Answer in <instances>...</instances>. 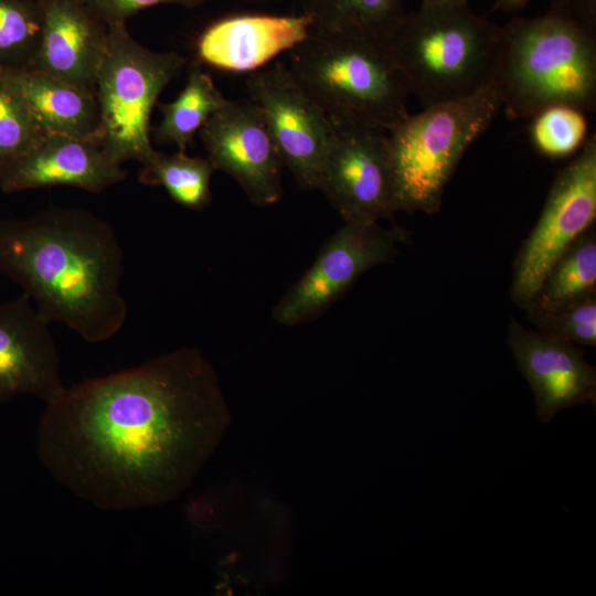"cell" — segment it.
<instances>
[{
	"instance_id": "obj_29",
	"label": "cell",
	"mask_w": 596,
	"mask_h": 596,
	"mask_svg": "<svg viewBox=\"0 0 596 596\" xmlns=\"http://www.w3.org/2000/svg\"><path fill=\"white\" fill-rule=\"evenodd\" d=\"M426 6H467L468 0H422Z\"/></svg>"
},
{
	"instance_id": "obj_24",
	"label": "cell",
	"mask_w": 596,
	"mask_h": 596,
	"mask_svg": "<svg viewBox=\"0 0 596 596\" xmlns=\"http://www.w3.org/2000/svg\"><path fill=\"white\" fill-rule=\"evenodd\" d=\"M531 119V141L547 158L560 159L575 153L587 140L584 110L573 105H550Z\"/></svg>"
},
{
	"instance_id": "obj_26",
	"label": "cell",
	"mask_w": 596,
	"mask_h": 596,
	"mask_svg": "<svg viewBox=\"0 0 596 596\" xmlns=\"http://www.w3.org/2000/svg\"><path fill=\"white\" fill-rule=\"evenodd\" d=\"M526 311L541 332L575 344H596V294L553 312Z\"/></svg>"
},
{
	"instance_id": "obj_11",
	"label": "cell",
	"mask_w": 596,
	"mask_h": 596,
	"mask_svg": "<svg viewBox=\"0 0 596 596\" xmlns=\"http://www.w3.org/2000/svg\"><path fill=\"white\" fill-rule=\"evenodd\" d=\"M400 227L344 223L323 245L309 269L279 299L273 318L280 324L308 321L351 287L366 270L390 262L405 240Z\"/></svg>"
},
{
	"instance_id": "obj_27",
	"label": "cell",
	"mask_w": 596,
	"mask_h": 596,
	"mask_svg": "<svg viewBox=\"0 0 596 596\" xmlns=\"http://www.w3.org/2000/svg\"><path fill=\"white\" fill-rule=\"evenodd\" d=\"M107 25L126 22L139 11L158 4H178L194 8L207 0H82Z\"/></svg>"
},
{
	"instance_id": "obj_16",
	"label": "cell",
	"mask_w": 596,
	"mask_h": 596,
	"mask_svg": "<svg viewBox=\"0 0 596 596\" xmlns=\"http://www.w3.org/2000/svg\"><path fill=\"white\" fill-rule=\"evenodd\" d=\"M42 30L36 68L95 93L108 25L82 0H38Z\"/></svg>"
},
{
	"instance_id": "obj_4",
	"label": "cell",
	"mask_w": 596,
	"mask_h": 596,
	"mask_svg": "<svg viewBox=\"0 0 596 596\" xmlns=\"http://www.w3.org/2000/svg\"><path fill=\"white\" fill-rule=\"evenodd\" d=\"M499 49V26L468 4H422L405 14L386 46L411 95L424 107L494 85Z\"/></svg>"
},
{
	"instance_id": "obj_21",
	"label": "cell",
	"mask_w": 596,
	"mask_h": 596,
	"mask_svg": "<svg viewBox=\"0 0 596 596\" xmlns=\"http://www.w3.org/2000/svg\"><path fill=\"white\" fill-rule=\"evenodd\" d=\"M227 100L207 73L196 66L191 68L178 97L159 106L162 117L155 130L156 140L174 143L179 151H185L195 132Z\"/></svg>"
},
{
	"instance_id": "obj_17",
	"label": "cell",
	"mask_w": 596,
	"mask_h": 596,
	"mask_svg": "<svg viewBox=\"0 0 596 596\" xmlns=\"http://www.w3.org/2000/svg\"><path fill=\"white\" fill-rule=\"evenodd\" d=\"M311 20L299 15L236 14L210 24L195 44L198 58L230 72L255 71L310 32Z\"/></svg>"
},
{
	"instance_id": "obj_1",
	"label": "cell",
	"mask_w": 596,
	"mask_h": 596,
	"mask_svg": "<svg viewBox=\"0 0 596 596\" xmlns=\"http://www.w3.org/2000/svg\"><path fill=\"white\" fill-rule=\"evenodd\" d=\"M231 419L214 368L185 347L65 387L46 404L36 453L98 509L156 507L189 488Z\"/></svg>"
},
{
	"instance_id": "obj_25",
	"label": "cell",
	"mask_w": 596,
	"mask_h": 596,
	"mask_svg": "<svg viewBox=\"0 0 596 596\" xmlns=\"http://www.w3.org/2000/svg\"><path fill=\"white\" fill-rule=\"evenodd\" d=\"M43 134L19 87L0 68V164L26 151Z\"/></svg>"
},
{
	"instance_id": "obj_8",
	"label": "cell",
	"mask_w": 596,
	"mask_h": 596,
	"mask_svg": "<svg viewBox=\"0 0 596 596\" xmlns=\"http://www.w3.org/2000/svg\"><path fill=\"white\" fill-rule=\"evenodd\" d=\"M596 217V138L557 175L533 230L514 260L511 298L526 308L558 257Z\"/></svg>"
},
{
	"instance_id": "obj_15",
	"label": "cell",
	"mask_w": 596,
	"mask_h": 596,
	"mask_svg": "<svg viewBox=\"0 0 596 596\" xmlns=\"http://www.w3.org/2000/svg\"><path fill=\"white\" fill-rule=\"evenodd\" d=\"M127 175L98 140L46 132L26 151L0 164V189L14 193L66 185L98 193Z\"/></svg>"
},
{
	"instance_id": "obj_2",
	"label": "cell",
	"mask_w": 596,
	"mask_h": 596,
	"mask_svg": "<svg viewBox=\"0 0 596 596\" xmlns=\"http://www.w3.org/2000/svg\"><path fill=\"white\" fill-rule=\"evenodd\" d=\"M123 273L115 231L89 211L50 205L28 219H0V274L50 323L58 321L87 342H104L124 326Z\"/></svg>"
},
{
	"instance_id": "obj_28",
	"label": "cell",
	"mask_w": 596,
	"mask_h": 596,
	"mask_svg": "<svg viewBox=\"0 0 596 596\" xmlns=\"http://www.w3.org/2000/svg\"><path fill=\"white\" fill-rule=\"evenodd\" d=\"M529 0H496L494 9L505 13H517L525 7Z\"/></svg>"
},
{
	"instance_id": "obj_19",
	"label": "cell",
	"mask_w": 596,
	"mask_h": 596,
	"mask_svg": "<svg viewBox=\"0 0 596 596\" xmlns=\"http://www.w3.org/2000/svg\"><path fill=\"white\" fill-rule=\"evenodd\" d=\"M311 29L355 32L377 45H389L406 12L403 0H305Z\"/></svg>"
},
{
	"instance_id": "obj_7",
	"label": "cell",
	"mask_w": 596,
	"mask_h": 596,
	"mask_svg": "<svg viewBox=\"0 0 596 596\" xmlns=\"http://www.w3.org/2000/svg\"><path fill=\"white\" fill-rule=\"evenodd\" d=\"M185 65L178 52H155L138 43L126 22L108 25L106 52L95 96L99 110L98 141L114 161H147L156 151L150 116L166 86Z\"/></svg>"
},
{
	"instance_id": "obj_22",
	"label": "cell",
	"mask_w": 596,
	"mask_h": 596,
	"mask_svg": "<svg viewBox=\"0 0 596 596\" xmlns=\"http://www.w3.org/2000/svg\"><path fill=\"white\" fill-rule=\"evenodd\" d=\"M139 171V181L164 188L178 204L202 210L211 202V178L215 171L206 158L190 157L184 151H155Z\"/></svg>"
},
{
	"instance_id": "obj_9",
	"label": "cell",
	"mask_w": 596,
	"mask_h": 596,
	"mask_svg": "<svg viewBox=\"0 0 596 596\" xmlns=\"http://www.w3.org/2000/svg\"><path fill=\"white\" fill-rule=\"evenodd\" d=\"M331 119V118H330ZM320 190L344 223H379L396 212L385 130L331 119Z\"/></svg>"
},
{
	"instance_id": "obj_18",
	"label": "cell",
	"mask_w": 596,
	"mask_h": 596,
	"mask_svg": "<svg viewBox=\"0 0 596 596\" xmlns=\"http://www.w3.org/2000/svg\"><path fill=\"white\" fill-rule=\"evenodd\" d=\"M4 70L24 96L44 134L98 140L99 110L94 92L32 67Z\"/></svg>"
},
{
	"instance_id": "obj_3",
	"label": "cell",
	"mask_w": 596,
	"mask_h": 596,
	"mask_svg": "<svg viewBox=\"0 0 596 596\" xmlns=\"http://www.w3.org/2000/svg\"><path fill=\"white\" fill-rule=\"evenodd\" d=\"M494 86L510 119L554 104L596 108V0H554L535 18L499 26Z\"/></svg>"
},
{
	"instance_id": "obj_10",
	"label": "cell",
	"mask_w": 596,
	"mask_h": 596,
	"mask_svg": "<svg viewBox=\"0 0 596 596\" xmlns=\"http://www.w3.org/2000/svg\"><path fill=\"white\" fill-rule=\"evenodd\" d=\"M284 166L298 184L318 190L332 138V123L290 68L276 62L246 81Z\"/></svg>"
},
{
	"instance_id": "obj_14",
	"label": "cell",
	"mask_w": 596,
	"mask_h": 596,
	"mask_svg": "<svg viewBox=\"0 0 596 596\" xmlns=\"http://www.w3.org/2000/svg\"><path fill=\"white\" fill-rule=\"evenodd\" d=\"M64 390L50 322L24 292L0 304V405L21 394L49 404Z\"/></svg>"
},
{
	"instance_id": "obj_12",
	"label": "cell",
	"mask_w": 596,
	"mask_h": 596,
	"mask_svg": "<svg viewBox=\"0 0 596 596\" xmlns=\"http://www.w3.org/2000/svg\"><path fill=\"white\" fill-rule=\"evenodd\" d=\"M206 159L233 177L256 205L276 203L283 192V162L257 105L227 100L200 129Z\"/></svg>"
},
{
	"instance_id": "obj_23",
	"label": "cell",
	"mask_w": 596,
	"mask_h": 596,
	"mask_svg": "<svg viewBox=\"0 0 596 596\" xmlns=\"http://www.w3.org/2000/svg\"><path fill=\"white\" fill-rule=\"evenodd\" d=\"M42 30L38 0H0V68L34 65Z\"/></svg>"
},
{
	"instance_id": "obj_20",
	"label": "cell",
	"mask_w": 596,
	"mask_h": 596,
	"mask_svg": "<svg viewBox=\"0 0 596 596\" xmlns=\"http://www.w3.org/2000/svg\"><path fill=\"white\" fill-rule=\"evenodd\" d=\"M596 294V237L586 231L558 257L525 310L553 312Z\"/></svg>"
},
{
	"instance_id": "obj_13",
	"label": "cell",
	"mask_w": 596,
	"mask_h": 596,
	"mask_svg": "<svg viewBox=\"0 0 596 596\" xmlns=\"http://www.w3.org/2000/svg\"><path fill=\"white\" fill-rule=\"evenodd\" d=\"M508 344L518 370L534 394L542 423H550L565 408L586 403L595 405V368L586 362L575 343L529 330L511 318Z\"/></svg>"
},
{
	"instance_id": "obj_5",
	"label": "cell",
	"mask_w": 596,
	"mask_h": 596,
	"mask_svg": "<svg viewBox=\"0 0 596 596\" xmlns=\"http://www.w3.org/2000/svg\"><path fill=\"white\" fill-rule=\"evenodd\" d=\"M289 52L288 67L329 118L391 131L409 115L396 63L361 34L310 29Z\"/></svg>"
},
{
	"instance_id": "obj_6",
	"label": "cell",
	"mask_w": 596,
	"mask_h": 596,
	"mask_svg": "<svg viewBox=\"0 0 596 596\" xmlns=\"http://www.w3.org/2000/svg\"><path fill=\"white\" fill-rule=\"evenodd\" d=\"M494 85L466 98L430 105L389 131L396 212L436 213L465 151L500 108Z\"/></svg>"
}]
</instances>
